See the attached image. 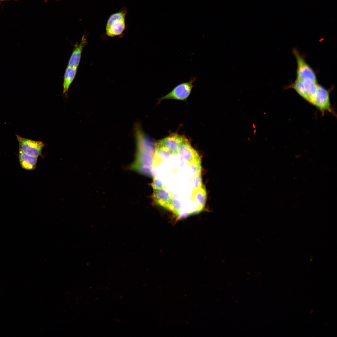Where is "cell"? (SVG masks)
Segmentation results:
<instances>
[{
  "label": "cell",
  "mask_w": 337,
  "mask_h": 337,
  "mask_svg": "<svg viewBox=\"0 0 337 337\" xmlns=\"http://www.w3.org/2000/svg\"><path fill=\"white\" fill-rule=\"evenodd\" d=\"M296 83L294 89L305 100L317 108L324 115L328 112L336 115L331 105L330 90L318 84L317 81L301 80Z\"/></svg>",
  "instance_id": "6da1fadb"
},
{
  "label": "cell",
  "mask_w": 337,
  "mask_h": 337,
  "mask_svg": "<svg viewBox=\"0 0 337 337\" xmlns=\"http://www.w3.org/2000/svg\"><path fill=\"white\" fill-rule=\"evenodd\" d=\"M127 12L126 10L123 9L110 15L105 27L107 36L114 37L122 34L125 27V18Z\"/></svg>",
  "instance_id": "7a4b0ae2"
},
{
  "label": "cell",
  "mask_w": 337,
  "mask_h": 337,
  "mask_svg": "<svg viewBox=\"0 0 337 337\" xmlns=\"http://www.w3.org/2000/svg\"><path fill=\"white\" fill-rule=\"evenodd\" d=\"M297 63L296 79L300 80H310L317 81L315 71L305 61V58L295 49L293 50Z\"/></svg>",
  "instance_id": "3957f363"
},
{
  "label": "cell",
  "mask_w": 337,
  "mask_h": 337,
  "mask_svg": "<svg viewBox=\"0 0 337 337\" xmlns=\"http://www.w3.org/2000/svg\"><path fill=\"white\" fill-rule=\"evenodd\" d=\"M195 78H192L190 81L178 84L168 94L160 98V100L171 99L179 100L187 99L194 86L193 83Z\"/></svg>",
  "instance_id": "277c9868"
},
{
  "label": "cell",
  "mask_w": 337,
  "mask_h": 337,
  "mask_svg": "<svg viewBox=\"0 0 337 337\" xmlns=\"http://www.w3.org/2000/svg\"><path fill=\"white\" fill-rule=\"evenodd\" d=\"M19 144V150L28 155L38 157L42 155L45 144L40 141H36L16 135Z\"/></svg>",
  "instance_id": "5b68a950"
},
{
  "label": "cell",
  "mask_w": 337,
  "mask_h": 337,
  "mask_svg": "<svg viewBox=\"0 0 337 337\" xmlns=\"http://www.w3.org/2000/svg\"><path fill=\"white\" fill-rule=\"evenodd\" d=\"M186 139L183 136L173 133L159 140L157 145L166 148L172 154H178L179 147Z\"/></svg>",
  "instance_id": "8992f818"
},
{
  "label": "cell",
  "mask_w": 337,
  "mask_h": 337,
  "mask_svg": "<svg viewBox=\"0 0 337 337\" xmlns=\"http://www.w3.org/2000/svg\"><path fill=\"white\" fill-rule=\"evenodd\" d=\"M178 154L180 158L187 164L200 159L197 152L192 147L187 139L180 145Z\"/></svg>",
  "instance_id": "52a82bcc"
},
{
  "label": "cell",
  "mask_w": 337,
  "mask_h": 337,
  "mask_svg": "<svg viewBox=\"0 0 337 337\" xmlns=\"http://www.w3.org/2000/svg\"><path fill=\"white\" fill-rule=\"evenodd\" d=\"M152 198L156 204L166 209L173 198L171 193L164 188L154 190Z\"/></svg>",
  "instance_id": "ba28073f"
},
{
  "label": "cell",
  "mask_w": 337,
  "mask_h": 337,
  "mask_svg": "<svg viewBox=\"0 0 337 337\" xmlns=\"http://www.w3.org/2000/svg\"><path fill=\"white\" fill-rule=\"evenodd\" d=\"M87 43L86 38L83 35L80 43L76 45L73 49L67 66L77 69L80 62L82 50Z\"/></svg>",
  "instance_id": "9c48e42d"
},
{
  "label": "cell",
  "mask_w": 337,
  "mask_h": 337,
  "mask_svg": "<svg viewBox=\"0 0 337 337\" xmlns=\"http://www.w3.org/2000/svg\"><path fill=\"white\" fill-rule=\"evenodd\" d=\"M18 157L20 165L22 168L28 170L36 169L37 157L26 154L19 150Z\"/></svg>",
  "instance_id": "30bf717a"
},
{
  "label": "cell",
  "mask_w": 337,
  "mask_h": 337,
  "mask_svg": "<svg viewBox=\"0 0 337 337\" xmlns=\"http://www.w3.org/2000/svg\"><path fill=\"white\" fill-rule=\"evenodd\" d=\"M172 154L166 148L157 145L154 158V166H157L160 162L169 159Z\"/></svg>",
  "instance_id": "8fae6325"
},
{
  "label": "cell",
  "mask_w": 337,
  "mask_h": 337,
  "mask_svg": "<svg viewBox=\"0 0 337 337\" xmlns=\"http://www.w3.org/2000/svg\"><path fill=\"white\" fill-rule=\"evenodd\" d=\"M77 68L67 66L64 73L63 84V94L67 93L69 87L76 76Z\"/></svg>",
  "instance_id": "7c38bea8"
},
{
  "label": "cell",
  "mask_w": 337,
  "mask_h": 337,
  "mask_svg": "<svg viewBox=\"0 0 337 337\" xmlns=\"http://www.w3.org/2000/svg\"><path fill=\"white\" fill-rule=\"evenodd\" d=\"M191 198L202 210L203 209L207 199V193L204 186H202L192 193Z\"/></svg>",
  "instance_id": "4fadbf2b"
},
{
  "label": "cell",
  "mask_w": 337,
  "mask_h": 337,
  "mask_svg": "<svg viewBox=\"0 0 337 337\" xmlns=\"http://www.w3.org/2000/svg\"><path fill=\"white\" fill-rule=\"evenodd\" d=\"M192 192L198 190L202 186V178L201 172L193 176L191 180Z\"/></svg>",
  "instance_id": "5bb4252c"
},
{
  "label": "cell",
  "mask_w": 337,
  "mask_h": 337,
  "mask_svg": "<svg viewBox=\"0 0 337 337\" xmlns=\"http://www.w3.org/2000/svg\"><path fill=\"white\" fill-rule=\"evenodd\" d=\"M151 185L154 190L164 188V185L162 180L156 176L154 177Z\"/></svg>",
  "instance_id": "9a60e30c"
},
{
  "label": "cell",
  "mask_w": 337,
  "mask_h": 337,
  "mask_svg": "<svg viewBox=\"0 0 337 337\" xmlns=\"http://www.w3.org/2000/svg\"></svg>",
  "instance_id": "2e32d148"
},
{
  "label": "cell",
  "mask_w": 337,
  "mask_h": 337,
  "mask_svg": "<svg viewBox=\"0 0 337 337\" xmlns=\"http://www.w3.org/2000/svg\"></svg>",
  "instance_id": "e0dca14e"
}]
</instances>
